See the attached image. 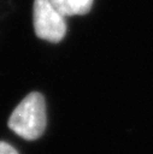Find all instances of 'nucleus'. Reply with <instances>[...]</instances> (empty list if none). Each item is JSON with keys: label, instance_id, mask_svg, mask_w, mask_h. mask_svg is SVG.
<instances>
[{"label": "nucleus", "instance_id": "obj_1", "mask_svg": "<svg viewBox=\"0 0 153 154\" xmlns=\"http://www.w3.org/2000/svg\"><path fill=\"white\" fill-rule=\"evenodd\" d=\"M8 128L20 137L33 141L39 138L46 129L45 99L40 93H30L14 108Z\"/></svg>", "mask_w": 153, "mask_h": 154}, {"label": "nucleus", "instance_id": "obj_2", "mask_svg": "<svg viewBox=\"0 0 153 154\" xmlns=\"http://www.w3.org/2000/svg\"><path fill=\"white\" fill-rule=\"evenodd\" d=\"M35 34L46 41L59 42L66 34L65 16H63L49 0H34L33 7Z\"/></svg>", "mask_w": 153, "mask_h": 154}, {"label": "nucleus", "instance_id": "obj_3", "mask_svg": "<svg viewBox=\"0 0 153 154\" xmlns=\"http://www.w3.org/2000/svg\"><path fill=\"white\" fill-rule=\"evenodd\" d=\"M93 0H70L73 14H86L92 7Z\"/></svg>", "mask_w": 153, "mask_h": 154}, {"label": "nucleus", "instance_id": "obj_4", "mask_svg": "<svg viewBox=\"0 0 153 154\" xmlns=\"http://www.w3.org/2000/svg\"><path fill=\"white\" fill-rule=\"evenodd\" d=\"M52 2V5L63 14V16H73L71 5H70V0H49Z\"/></svg>", "mask_w": 153, "mask_h": 154}, {"label": "nucleus", "instance_id": "obj_5", "mask_svg": "<svg viewBox=\"0 0 153 154\" xmlns=\"http://www.w3.org/2000/svg\"><path fill=\"white\" fill-rule=\"evenodd\" d=\"M0 154H18L17 150L6 142H0Z\"/></svg>", "mask_w": 153, "mask_h": 154}]
</instances>
